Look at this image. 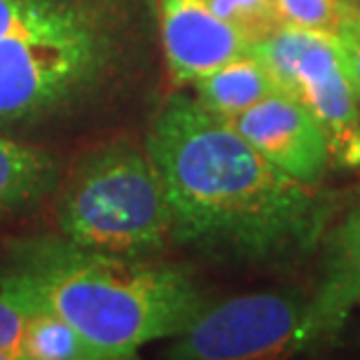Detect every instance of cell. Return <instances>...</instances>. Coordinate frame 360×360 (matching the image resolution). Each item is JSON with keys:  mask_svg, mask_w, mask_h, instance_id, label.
Segmentation results:
<instances>
[{"mask_svg": "<svg viewBox=\"0 0 360 360\" xmlns=\"http://www.w3.org/2000/svg\"><path fill=\"white\" fill-rule=\"evenodd\" d=\"M146 148L171 208V241L239 262L304 255L328 227L333 201L274 167L227 120L174 94Z\"/></svg>", "mask_w": 360, "mask_h": 360, "instance_id": "obj_1", "label": "cell"}, {"mask_svg": "<svg viewBox=\"0 0 360 360\" xmlns=\"http://www.w3.org/2000/svg\"><path fill=\"white\" fill-rule=\"evenodd\" d=\"M153 14L155 0H70L0 38V134L77 131L131 87Z\"/></svg>", "mask_w": 360, "mask_h": 360, "instance_id": "obj_2", "label": "cell"}, {"mask_svg": "<svg viewBox=\"0 0 360 360\" xmlns=\"http://www.w3.org/2000/svg\"><path fill=\"white\" fill-rule=\"evenodd\" d=\"M0 292L28 311L59 314L103 360L134 358L146 344L180 335L208 304L180 264L101 253L59 232L7 248Z\"/></svg>", "mask_w": 360, "mask_h": 360, "instance_id": "obj_3", "label": "cell"}, {"mask_svg": "<svg viewBox=\"0 0 360 360\" xmlns=\"http://www.w3.org/2000/svg\"><path fill=\"white\" fill-rule=\"evenodd\" d=\"M56 229L77 246L155 257L171 243L164 180L146 146L112 139L80 155L56 187Z\"/></svg>", "mask_w": 360, "mask_h": 360, "instance_id": "obj_4", "label": "cell"}, {"mask_svg": "<svg viewBox=\"0 0 360 360\" xmlns=\"http://www.w3.org/2000/svg\"><path fill=\"white\" fill-rule=\"evenodd\" d=\"M276 87L319 120L333 164L360 167V103L347 61L333 35L281 24L253 42Z\"/></svg>", "mask_w": 360, "mask_h": 360, "instance_id": "obj_5", "label": "cell"}, {"mask_svg": "<svg viewBox=\"0 0 360 360\" xmlns=\"http://www.w3.org/2000/svg\"><path fill=\"white\" fill-rule=\"evenodd\" d=\"M321 342L314 300L292 292H253L204 307L167 354L180 360L281 358Z\"/></svg>", "mask_w": 360, "mask_h": 360, "instance_id": "obj_6", "label": "cell"}, {"mask_svg": "<svg viewBox=\"0 0 360 360\" xmlns=\"http://www.w3.org/2000/svg\"><path fill=\"white\" fill-rule=\"evenodd\" d=\"M264 160L300 183L319 185L333 164L319 120L283 91L227 120Z\"/></svg>", "mask_w": 360, "mask_h": 360, "instance_id": "obj_7", "label": "cell"}, {"mask_svg": "<svg viewBox=\"0 0 360 360\" xmlns=\"http://www.w3.org/2000/svg\"><path fill=\"white\" fill-rule=\"evenodd\" d=\"M157 24L176 84H192L253 47L239 28L220 19L204 0H160Z\"/></svg>", "mask_w": 360, "mask_h": 360, "instance_id": "obj_8", "label": "cell"}, {"mask_svg": "<svg viewBox=\"0 0 360 360\" xmlns=\"http://www.w3.org/2000/svg\"><path fill=\"white\" fill-rule=\"evenodd\" d=\"M323 257V278L311 300L316 333L326 340L360 304V201L330 232Z\"/></svg>", "mask_w": 360, "mask_h": 360, "instance_id": "obj_9", "label": "cell"}, {"mask_svg": "<svg viewBox=\"0 0 360 360\" xmlns=\"http://www.w3.org/2000/svg\"><path fill=\"white\" fill-rule=\"evenodd\" d=\"M61 178L63 167L52 150L0 134V222L40 206Z\"/></svg>", "mask_w": 360, "mask_h": 360, "instance_id": "obj_10", "label": "cell"}, {"mask_svg": "<svg viewBox=\"0 0 360 360\" xmlns=\"http://www.w3.org/2000/svg\"><path fill=\"white\" fill-rule=\"evenodd\" d=\"M192 87L194 98L206 110H211L222 120L234 117V115L248 110V108L271 96L274 91H281L269 68L253 52V47L234 56L232 61L222 63L220 68L211 70L208 75L194 80Z\"/></svg>", "mask_w": 360, "mask_h": 360, "instance_id": "obj_11", "label": "cell"}, {"mask_svg": "<svg viewBox=\"0 0 360 360\" xmlns=\"http://www.w3.org/2000/svg\"><path fill=\"white\" fill-rule=\"evenodd\" d=\"M24 360H103V356L66 319L38 309L26 321Z\"/></svg>", "mask_w": 360, "mask_h": 360, "instance_id": "obj_12", "label": "cell"}, {"mask_svg": "<svg viewBox=\"0 0 360 360\" xmlns=\"http://www.w3.org/2000/svg\"><path fill=\"white\" fill-rule=\"evenodd\" d=\"M354 5H358L356 0H276V10L283 24L333 38Z\"/></svg>", "mask_w": 360, "mask_h": 360, "instance_id": "obj_13", "label": "cell"}, {"mask_svg": "<svg viewBox=\"0 0 360 360\" xmlns=\"http://www.w3.org/2000/svg\"><path fill=\"white\" fill-rule=\"evenodd\" d=\"M204 3L220 19L239 28L250 42L262 40L283 24L276 10V0H204Z\"/></svg>", "mask_w": 360, "mask_h": 360, "instance_id": "obj_14", "label": "cell"}, {"mask_svg": "<svg viewBox=\"0 0 360 360\" xmlns=\"http://www.w3.org/2000/svg\"><path fill=\"white\" fill-rule=\"evenodd\" d=\"M28 309L0 292V354L5 360H24V333Z\"/></svg>", "mask_w": 360, "mask_h": 360, "instance_id": "obj_15", "label": "cell"}, {"mask_svg": "<svg viewBox=\"0 0 360 360\" xmlns=\"http://www.w3.org/2000/svg\"><path fill=\"white\" fill-rule=\"evenodd\" d=\"M63 3H70V0H0V38L26 28Z\"/></svg>", "mask_w": 360, "mask_h": 360, "instance_id": "obj_16", "label": "cell"}, {"mask_svg": "<svg viewBox=\"0 0 360 360\" xmlns=\"http://www.w3.org/2000/svg\"><path fill=\"white\" fill-rule=\"evenodd\" d=\"M335 40L344 54V61H347L351 82H354L360 103V7L358 5L351 7L349 14L344 17L340 31L335 33Z\"/></svg>", "mask_w": 360, "mask_h": 360, "instance_id": "obj_17", "label": "cell"}, {"mask_svg": "<svg viewBox=\"0 0 360 360\" xmlns=\"http://www.w3.org/2000/svg\"><path fill=\"white\" fill-rule=\"evenodd\" d=\"M0 360H5V358H3V354H0Z\"/></svg>", "mask_w": 360, "mask_h": 360, "instance_id": "obj_18", "label": "cell"}]
</instances>
